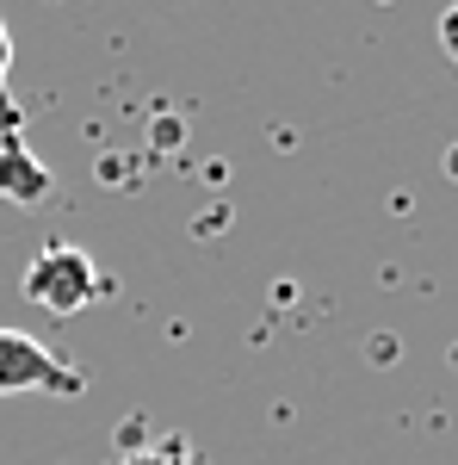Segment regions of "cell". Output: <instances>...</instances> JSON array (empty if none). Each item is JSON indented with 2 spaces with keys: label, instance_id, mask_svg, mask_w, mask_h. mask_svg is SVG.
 <instances>
[{
  "label": "cell",
  "instance_id": "obj_5",
  "mask_svg": "<svg viewBox=\"0 0 458 465\" xmlns=\"http://www.w3.org/2000/svg\"><path fill=\"white\" fill-rule=\"evenodd\" d=\"M6 74H13V32H6V19H0V137H19V131H25V118H19V106H13Z\"/></svg>",
  "mask_w": 458,
  "mask_h": 465
},
{
  "label": "cell",
  "instance_id": "obj_2",
  "mask_svg": "<svg viewBox=\"0 0 458 465\" xmlns=\"http://www.w3.org/2000/svg\"><path fill=\"white\" fill-rule=\"evenodd\" d=\"M25 391L81 397L87 379H81V366H69L63 354H50L37 335H25V329H0V397H25Z\"/></svg>",
  "mask_w": 458,
  "mask_h": 465
},
{
  "label": "cell",
  "instance_id": "obj_3",
  "mask_svg": "<svg viewBox=\"0 0 458 465\" xmlns=\"http://www.w3.org/2000/svg\"><path fill=\"white\" fill-rule=\"evenodd\" d=\"M50 168L25 149V131L19 137H0V199L6 205H44L50 199Z\"/></svg>",
  "mask_w": 458,
  "mask_h": 465
},
{
  "label": "cell",
  "instance_id": "obj_4",
  "mask_svg": "<svg viewBox=\"0 0 458 465\" xmlns=\"http://www.w3.org/2000/svg\"><path fill=\"white\" fill-rule=\"evenodd\" d=\"M118 465H205V460H199V453H192V447H186L180 434H168V440H149V447H131V453H124Z\"/></svg>",
  "mask_w": 458,
  "mask_h": 465
},
{
  "label": "cell",
  "instance_id": "obj_1",
  "mask_svg": "<svg viewBox=\"0 0 458 465\" xmlns=\"http://www.w3.org/2000/svg\"><path fill=\"white\" fill-rule=\"evenodd\" d=\"M25 298L44 304L50 317H74V311H87V304L100 298V267H93V254L74 249V242H50V249H37V261L25 267Z\"/></svg>",
  "mask_w": 458,
  "mask_h": 465
},
{
  "label": "cell",
  "instance_id": "obj_6",
  "mask_svg": "<svg viewBox=\"0 0 458 465\" xmlns=\"http://www.w3.org/2000/svg\"><path fill=\"white\" fill-rule=\"evenodd\" d=\"M440 44H446V56L458 63V0L446 6V13H440Z\"/></svg>",
  "mask_w": 458,
  "mask_h": 465
}]
</instances>
